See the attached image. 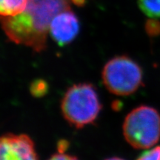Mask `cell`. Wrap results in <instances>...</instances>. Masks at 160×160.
Segmentation results:
<instances>
[{
	"label": "cell",
	"mask_w": 160,
	"mask_h": 160,
	"mask_svg": "<svg viewBox=\"0 0 160 160\" xmlns=\"http://www.w3.org/2000/svg\"><path fill=\"white\" fill-rule=\"evenodd\" d=\"M80 23L71 8L59 12L52 19L49 32L52 39L59 46L71 43L79 34Z\"/></svg>",
	"instance_id": "obj_6"
},
{
	"label": "cell",
	"mask_w": 160,
	"mask_h": 160,
	"mask_svg": "<svg viewBox=\"0 0 160 160\" xmlns=\"http://www.w3.org/2000/svg\"><path fill=\"white\" fill-rule=\"evenodd\" d=\"M102 108L97 90L89 83L71 86L65 92L61 102L65 119L77 128H82L94 122Z\"/></svg>",
	"instance_id": "obj_2"
},
{
	"label": "cell",
	"mask_w": 160,
	"mask_h": 160,
	"mask_svg": "<svg viewBox=\"0 0 160 160\" xmlns=\"http://www.w3.org/2000/svg\"><path fill=\"white\" fill-rule=\"evenodd\" d=\"M69 0H28L25 9L13 17H0V25L13 42L41 52L46 48L52 19L70 9Z\"/></svg>",
	"instance_id": "obj_1"
},
{
	"label": "cell",
	"mask_w": 160,
	"mask_h": 160,
	"mask_svg": "<svg viewBox=\"0 0 160 160\" xmlns=\"http://www.w3.org/2000/svg\"><path fill=\"white\" fill-rule=\"evenodd\" d=\"M139 8L151 19L160 18V0H137Z\"/></svg>",
	"instance_id": "obj_8"
},
{
	"label": "cell",
	"mask_w": 160,
	"mask_h": 160,
	"mask_svg": "<svg viewBox=\"0 0 160 160\" xmlns=\"http://www.w3.org/2000/svg\"><path fill=\"white\" fill-rule=\"evenodd\" d=\"M126 141L136 149H148L160 140V114L153 108L140 105L130 112L122 126Z\"/></svg>",
	"instance_id": "obj_3"
},
{
	"label": "cell",
	"mask_w": 160,
	"mask_h": 160,
	"mask_svg": "<svg viewBox=\"0 0 160 160\" xmlns=\"http://www.w3.org/2000/svg\"><path fill=\"white\" fill-rule=\"evenodd\" d=\"M28 0H0V17H13L25 9Z\"/></svg>",
	"instance_id": "obj_7"
},
{
	"label": "cell",
	"mask_w": 160,
	"mask_h": 160,
	"mask_svg": "<svg viewBox=\"0 0 160 160\" xmlns=\"http://www.w3.org/2000/svg\"><path fill=\"white\" fill-rule=\"evenodd\" d=\"M105 160H125L122 158H119V157H112V158H109V159H107Z\"/></svg>",
	"instance_id": "obj_14"
},
{
	"label": "cell",
	"mask_w": 160,
	"mask_h": 160,
	"mask_svg": "<svg viewBox=\"0 0 160 160\" xmlns=\"http://www.w3.org/2000/svg\"><path fill=\"white\" fill-rule=\"evenodd\" d=\"M0 160H39L34 143L25 134L0 137Z\"/></svg>",
	"instance_id": "obj_5"
},
{
	"label": "cell",
	"mask_w": 160,
	"mask_h": 160,
	"mask_svg": "<svg viewBox=\"0 0 160 160\" xmlns=\"http://www.w3.org/2000/svg\"><path fill=\"white\" fill-rule=\"evenodd\" d=\"M69 1L77 6H82L85 5L86 0H69Z\"/></svg>",
	"instance_id": "obj_13"
},
{
	"label": "cell",
	"mask_w": 160,
	"mask_h": 160,
	"mask_svg": "<svg viewBox=\"0 0 160 160\" xmlns=\"http://www.w3.org/2000/svg\"><path fill=\"white\" fill-rule=\"evenodd\" d=\"M48 160H79L76 157L66 154L64 152L59 151L50 158Z\"/></svg>",
	"instance_id": "obj_12"
},
{
	"label": "cell",
	"mask_w": 160,
	"mask_h": 160,
	"mask_svg": "<svg viewBox=\"0 0 160 160\" xmlns=\"http://www.w3.org/2000/svg\"><path fill=\"white\" fill-rule=\"evenodd\" d=\"M137 160H160V146L144 152Z\"/></svg>",
	"instance_id": "obj_11"
},
{
	"label": "cell",
	"mask_w": 160,
	"mask_h": 160,
	"mask_svg": "<svg viewBox=\"0 0 160 160\" xmlns=\"http://www.w3.org/2000/svg\"><path fill=\"white\" fill-rule=\"evenodd\" d=\"M145 30L150 37H156L160 34V22L154 19H150L145 24Z\"/></svg>",
	"instance_id": "obj_10"
},
{
	"label": "cell",
	"mask_w": 160,
	"mask_h": 160,
	"mask_svg": "<svg viewBox=\"0 0 160 160\" xmlns=\"http://www.w3.org/2000/svg\"><path fill=\"white\" fill-rule=\"evenodd\" d=\"M48 83L42 79H37L31 83L30 91L31 94L36 97H41L45 95L48 92Z\"/></svg>",
	"instance_id": "obj_9"
},
{
	"label": "cell",
	"mask_w": 160,
	"mask_h": 160,
	"mask_svg": "<svg viewBox=\"0 0 160 160\" xmlns=\"http://www.w3.org/2000/svg\"><path fill=\"white\" fill-rule=\"evenodd\" d=\"M102 78L108 91L117 96H129L142 85V70L127 56H117L104 66Z\"/></svg>",
	"instance_id": "obj_4"
}]
</instances>
